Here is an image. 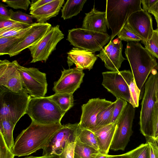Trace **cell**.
<instances>
[{
    "label": "cell",
    "mask_w": 158,
    "mask_h": 158,
    "mask_svg": "<svg viewBox=\"0 0 158 158\" xmlns=\"http://www.w3.org/2000/svg\"><path fill=\"white\" fill-rule=\"evenodd\" d=\"M53 0H32L31 1L29 10L31 11L40 7L52 2Z\"/></svg>",
    "instance_id": "43"
},
{
    "label": "cell",
    "mask_w": 158,
    "mask_h": 158,
    "mask_svg": "<svg viewBox=\"0 0 158 158\" xmlns=\"http://www.w3.org/2000/svg\"><path fill=\"white\" fill-rule=\"evenodd\" d=\"M113 102L99 98L89 99L81 106L82 113L78 123L79 127L92 131H94L97 128L96 121L98 115Z\"/></svg>",
    "instance_id": "12"
},
{
    "label": "cell",
    "mask_w": 158,
    "mask_h": 158,
    "mask_svg": "<svg viewBox=\"0 0 158 158\" xmlns=\"http://www.w3.org/2000/svg\"><path fill=\"white\" fill-rule=\"evenodd\" d=\"M67 40L76 48L94 53L101 51L110 40L107 33L98 32L82 28L68 30Z\"/></svg>",
    "instance_id": "7"
},
{
    "label": "cell",
    "mask_w": 158,
    "mask_h": 158,
    "mask_svg": "<svg viewBox=\"0 0 158 158\" xmlns=\"http://www.w3.org/2000/svg\"><path fill=\"white\" fill-rule=\"evenodd\" d=\"M86 0H68L61 9V17L64 20L71 18L77 15L82 10Z\"/></svg>",
    "instance_id": "24"
},
{
    "label": "cell",
    "mask_w": 158,
    "mask_h": 158,
    "mask_svg": "<svg viewBox=\"0 0 158 158\" xmlns=\"http://www.w3.org/2000/svg\"><path fill=\"white\" fill-rule=\"evenodd\" d=\"M74 158H81V157L78 156L77 155L75 154Z\"/></svg>",
    "instance_id": "51"
},
{
    "label": "cell",
    "mask_w": 158,
    "mask_h": 158,
    "mask_svg": "<svg viewBox=\"0 0 158 158\" xmlns=\"http://www.w3.org/2000/svg\"><path fill=\"white\" fill-rule=\"evenodd\" d=\"M115 105L112 113L111 123H114L117 122L128 102L121 98L116 99L114 102Z\"/></svg>",
    "instance_id": "36"
},
{
    "label": "cell",
    "mask_w": 158,
    "mask_h": 158,
    "mask_svg": "<svg viewBox=\"0 0 158 158\" xmlns=\"http://www.w3.org/2000/svg\"><path fill=\"white\" fill-rule=\"evenodd\" d=\"M32 24L22 23L11 19L0 21V29L15 27H27L31 26Z\"/></svg>",
    "instance_id": "41"
},
{
    "label": "cell",
    "mask_w": 158,
    "mask_h": 158,
    "mask_svg": "<svg viewBox=\"0 0 158 158\" xmlns=\"http://www.w3.org/2000/svg\"><path fill=\"white\" fill-rule=\"evenodd\" d=\"M117 123H111L97 128L92 131L98 142L99 151L104 155H108L116 127Z\"/></svg>",
    "instance_id": "22"
},
{
    "label": "cell",
    "mask_w": 158,
    "mask_h": 158,
    "mask_svg": "<svg viewBox=\"0 0 158 158\" xmlns=\"http://www.w3.org/2000/svg\"><path fill=\"white\" fill-rule=\"evenodd\" d=\"M67 54V63L69 68L74 64L77 69L81 71L91 69L98 58L91 52L76 48H73Z\"/></svg>",
    "instance_id": "19"
},
{
    "label": "cell",
    "mask_w": 158,
    "mask_h": 158,
    "mask_svg": "<svg viewBox=\"0 0 158 158\" xmlns=\"http://www.w3.org/2000/svg\"><path fill=\"white\" fill-rule=\"evenodd\" d=\"M154 125L155 127V138L158 137V103L156 102L154 109Z\"/></svg>",
    "instance_id": "45"
},
{
    "label": "cell",
    "mask_w": 158,
    "mask_h": 158,
    "mask_svg": "<svg viewBox=\"0 0 158 158\" xmlns=\"http://www.w3.org/2000/svg\"><path fill=\"white\" fill-rule=\"evenodd\" d=\"M47 23H33L25 35L11 49L10 57L17 55L25 49L38 42L52 27Z\"/></svg>",
    "instance_id": "15"
},
{
    "label": "cell",
    "mask_w": 158,
    "mask_h": 158,
    "mask_svg": "<svg viewBox=\"0 0 158 158\" xmlns=\"http://www.w3.org/2000/svg\"><path fill=\"white\" fill-rule=\"evenodd\" d=\"M125 53L136 84L141 90L152 71L158 70V63L154 57L138 42H128Z\"/></svg>",
    "instance_id": "2"
},
{
    "label": "cell",
    "mask_w": 158,
    "mask_h": 158,
    "mask_svg": "<svg viewBox=\"0 0 158 158\" xmlns=\"http://www.w3.org/2000/svg\"><path fill=\"white\" fill-rule=\"evenodd\" d=\"M148 145L149 158H158V145L156 139L153 138L146 137Z\"/></svg>",
    "instance_id": "40"
},
{
    "label": "cell",
    "mask_w": 158,
    "mask_h": 158,
    "mask_svg": "<svg viewBox=\"0 0 158 158\" xmlns=\"http://www.w3.org/2000/svg\"><path fill=\"white\" fill-rule=\"evenodd\" d=\"M73 94L55 93L48 97L62 110L67 112L73 106L74 99Z\"/></svg>",
    "instance_id": "26"
},
{
    "label": "cell",
    "mask_w": 158,
    "mask_h": 158,
    "mask_svg": "<svg viewBox=\"0 0 158 158\" xmlns=\"http://www.w3.org/2000/svg\"><path fill=\"white\" fill-rule=\"evenodd\" d=\"M158 0H141L143 10L148 12Z\"/></svg>",
    "instance_id": "44"
},
{
    "label": "cell",
    "mask_w": 158,
    "mask_h": 158,
    "mask_svg": "<svg viewBox=\"0 0 158 158\" xmlns=\"http://www.w3.org/2000/svg\"><path fill=\"white\" fill-rule=\"evenodd\" d=\"M11 20L10 18L9 10L6 6L0 2V21Z\"/></svg>",
    "instance_id": "42"
},
{
    "label": "cell",
    "mask_w": 158,
    "mask_h": 158,
    "mask_svg": "<svg viewBox=\"0 0 158 158\" xmlns=\"http://www.w3.org/2000/svg\"><path fill=\"white\" fill-rule=\"evenodd\" d=\"M77 139L81 143L99 151L96 137L92 131L78 127L77 130Z\"/></svg>",
    "instance_id": "27"
},
{
    "label": "cell",
    "mask_w": 158,
    "mask_h": 158,
    "mask_svg": "<svg viewBox=\"0 0 158 158\" xmlns=\"http://www.w3.org/2000/svg\"><path fill=\"white\" fill-rule=\"evenodd\" d=\"M64 37L59 25L52 27L38 42L28 48L32 58L30 63L42 61L45 62Z\"/></svg>",
    "instance_id": "10"
},
{
    "label": "cell",
    "mask_w": 158,
    "mask_h": 158,
    "mask_svg": "<svg viewBox=\"0 0 158 158\" xmlns=\"http://www.w3.org/2000/svg\"><path fill=\"white\" fill-rule=\"evenodd\" d=\"M126 23L140 37L144 44L152 38L154 30L152 19L148 11L142 9L133 13Z\"/></svg>",
    "instance_id": "17"
},
{
    "label": "cell",
    "mask_w": 158,
    "mask_h": 158,
    "mask_svg": "<svg viewBox=\"0 0 158 158\" xmlns=\"http://www.w3.org/2000/svg\"><path fill=\"white\" fill-rule=\"evenodd\" d=\"M145 82L144 91L141 103L140 131L146 137L155 138L154 109L156 77L157 72L154 69Z\"/></svg>",
    "instance_id": "5"
},
{
    "label": "cell",
    "mask_w": 158,
    "mask_h": 158,
    "mask_svg": "<svg viewBox=\"0 0 158 158\" xmlns=\"http://www.w3.org/2000/svg\"><path fill=\"white\" fill-rule=\"evenodd\" d=\"M15 126L7 118H0V133L2 135L7 146L11 151L15 143L13 132Z\"/></svg>",
    "instance_id": "25"
},
{
    "label": "cell",
    "mask_w": 158,
    "mask_h": 158,
    "mask_svg": "<svg viewBox=\"0 0 158 158\" xmlns=\"http://www.w3.org/2000/svg\"><path fill=\"white\" fill-rule=\"evenodd\" d=\"M15 156L7 146L2 135L0 133V158H14Z\"/></svg>",
    "instance_id": "39"
},
{
    "label": "cell",
    "mask_w": 158,
    "mask_h": 158,
    "mask_svg": "<svg viewBox=\"0 0 158 158\" xmlns=\"http://www.w3.org/2000/svg\"><path fill=\"white\" fill-rule=\"evenodd\" d=\"M16 64L23 87L27 93L31 98L45 97L48 85L46 74L36 68L21 66L16 60Z\"/></svg>",
    "instance_id": "8"
},
{
    "label": "cell",
    "mask_w": 158,
    "mask_h": 158,
    "mask_svg": "<svg viewBox=\"0 0 158 158\" xmlns=\"http://www.w3.org/2000/svg\"><path fill=\"white\" fill-rule=\"evenodd\" d=\"M157 28H158V27H157Z\"/></svg>",
    "instance_id": "53"
},
{
    "label": "cell",
    "mask_w": 158,
    "mask_h": 158,
    "mask_svg": "<svg viewBox=\"0 0 158 158\" xmlns=\"http://www.w3.org/2000/svg\"><path fill=\"white\" fill-rule=\"evenodd\" d=\"M122 49V40L117 38L110 41L96 56L104 62L106 69L112 71H118L122 63L126 59L123 56Z\"/></svg>",
    "instance_id": "16"
},
{
    "label": "cell",
    "mask_w": 158,
    "mask_h": 158,
    "mask_svg": "<svg viewBox=\"0 0 158 158\" xmlns=\"http://www.w3.org/2000/svg\"><path fill=\"white\" fill-rule=\"evenodd\" d=\"M111 156L108 155H104L100 153L96 156L95 158H110Z\"/></svg>",
    "instance_id": "50"
},
{
    "label": "cell",
    "mask_w": 158,
    "mask_h": 158,
    "mask_svg": "<svg viewBox=\"0 0 158 158\" xmlns=\"http://www.w3.org/2000/svg\"><path fill=\"white\" fill-rule=\"evenodd\" d=\"M76 140L67 142L59 158H74Z\"/></svg>",
    "instance_id": "38"
},
{
    "label": "cell",
    "mask_w": 158,
    "mask_h": 158,
    "mask_svg": "<svg viewBox=\"0 0 158 158\" xmlns=\"http://www.w3.org/2000/svg\"><path fill=\"white\" fill-rule=\"evenodd\" d=\"M135 113V108L128 102L117 122L111 150H124L133 133L132 128Z\"/></svg>",
    "instance_id": "9"
},
{
    "label": "cell",
    "mask_w": 158,
    "mask_h": 158,
    "mask_svg": "<svg viewBox=\"0 0 158 158\" xmlns=\"http://www.w3.org/2000/svg\"><path fill=\"white\" fill-rule=\"evenodd\" d=\"M114 105L115 102H113L110 106L98 114L96 121L97 128L111 123Z\"/></svg>",
    "instance_id": "29"
},
{
    "label": "cell",
    "mask_w": 158,
    "mask_h": 158,
    "mask_svg": "<svg viewBox=\"0 0 158 158\" xmlns=\"http://www.w3.org/2000/svg\"><path fill=\"white\" fill-rule=\"evenodd\" d=\"M24 158H59V157L54 156H31L26 157Z\"/></svg>",
    "instance_id": "48"
},
{
    "label": "cell",
    "mask_w": 158,
    "mask_h": 158,
    "mask_svg": "<svg viewBox=\"0 0 158 158\" xmlns=\"http://www.w3.org/2000/svg\"><path fill=\"white\" fill-rule=\"evenodd\" d=\"M132 158H149L148 144L142 143L135 149L127 152Z\"/></svg>",
    "instance_id": "35"
},
{
    "label": "cell",
    "mask_w": 158,
    "mask_h": 158,
    "mask_svg": "<svg viewBox=\"0 0 158 158\" xmlns=\"http://www.w3.org/2000/svg\"><path fill=\"white\" fill-rule=\"evenodd\" d=\"M10 19L13 20L27 24H32L33 23V17L19 10L14 11L11 9L9 10Z\"/></svg>",
    "instance_id": "34"
},
{
    "label": "cell",
    "mask_w": 158,
    "mask_h": 158,
    "mask_svg": "<svg viewBox=\"0 0 158 158\" xmlns=\"http://www.w3.org/2000/svg\"><path fill=\"white\" fill-rule=\"evenodd\" d=\"M31 26L27 27H15L0 29V38L15 36L21 38L29 30Z\"/></svg>",
    "instance_id": "32"
},
{
    "label": "cell",
    "mask_w": 158,
    "mask_h": 158,
    "mask_svg": "<svg viewBox=\"0 0 158 158\" xmlns=\"http://www.w3.org/2000/svg\"><path fill=\"white\" fill-rule=\"evenodd\" d=\"M78 127V123L63 125L43 149L42 156L59 157L63 151L67 142L76 140Z\"/></svg>",
    "instance_id": "11"
},
{
    "label": "cell",
    "mask_w": 158,
    "mask_h": 158,
    "mask_svg": "<svg viewBox=\"0 0 158 158\" xmlns=\"http://www.w3.org/2000/svg\"><path fill=\"white\" fill-rule=\"evenodd\" d=\"M152 15L156 19L157 27H158V1L148 12Z\"/></svg>",
    "instance_id": "46"
},
{
    "label": "cell",
    "mask_w": 158,
    "mask_h": 158,
    "mask_svg": "<svg viewBox=\"0 0 158 158\" xmlns=\"http://www.w3.org/2000/svg\"><path fill=\"white\" fill-rule=\"evenodd\" d=\"M107 28L106 12L98 11L94 7L90 11L85 13L82 28L107 33Z\"/></svg>",
    "instance_id": "20"
},
{
    "label": "cell",
    "mask_w": 158,
    "mask_h": 158,
    "mask_svg": "<svg viewBox=\"0 0 158 158\" xmlns=\"http://www.w3.org/2000/svg\"><path fill=\"white\" fill-rule=\"evenodd\" d=\"M0 86L16 93L23 88L16 60L12 62L6 59L0 60Z\"/></svg>",
    "instance_id": "18"
},
{
    "label": "cell",
    "mask_w": 158,
    "mask_h": 158,
    "mask_svg": "<svg viewBox=\"0 0 158 158\" xmlns=\"http://www.w3.org/2000/svg\"><path fill=\"white\" fill-rule=\"evenodd\" d=\"M145 48L154 57L158 59V28L154 30L152 38L144 44Z\"/></svg>",
    "instance_id": "33"
},
{
    "label": "cell",
    "mask_w": 158,
    "mask_h": 158,
    "mask_svg": "<svg viewBox=\"0 0 158 158\" xmlns=\"http://www.w3.org/2000/svg\"><path fill=\"white\" fill-rule=\"evenodd\" d=\"M121 40L127 42H139L142 40L140 37L126 23L117 35Z\"/></svg>",
    "instance_id": "30"
},
{
    "label": "cell",
    "mask_w": 158,
    "mask_h": 158,
    "mask_svg": "<svg viewBox=\"0 0 158 158\" xmlns=\"http://www.w3.org/2000/svg\"><path fill=\"white\" fill-rule=\"evenodd\" d=\"M156 102L158 103V73L156 77Z\"/></svg>",
    "instance_id": "49"
},
{
    "label": "cell",
    "mask_w": 158,
    "mask_h": 158,
    "mask_svg": "<svg viewBox=\"0 0 158 158\" xmlns=\"http://www.w3.org/2000/svg\"><path fill=\"white\" fill-rule=\"evenodd\" d=\"M156 142L158 145V137H157V138L156 139Z\"/></svg>",
    "instance_id": "52"
},
{
    "label": "cell",
    "mask_w": 158,
    "mask_h": 158,
    "mask_svg": "<svg viewBox=\"0 0 158 158\" xmlns=\"http://www.w3.org/2000/svg\"><path fill=\"white\" fill-rule=\"evenodd\" d=\"M85 73L76 67L61 71L59 80L54 83L52 90L56 93L73 94L83 82Z\"/></svg>",
    "instance_id": "13"
},
{
    "label": "cell",
    "mask_w": 158,
    "mask_h": 158,
    "mask_svg": "<svg viewBox=\"0 0 158 158\" xmlns=\"http://www.w3.org/2000/svg\"><path fill=\"white\" fill-rule=\"evenodd\" d=\"M66 112L62 110L48 97L31 98L26 111L31 121L42 124L61 123Z\"/></svg>",
    "instance_id": "6"
},
{
    "label": "cell",
    "mask_w": 158,
    "mask_h": 158,
    "mask_svg": "<svg viewBox=\"0 0 158 158\" xmlns=\"http://www.w3.org/2000/svg\"><path fill=\"white\" fill-rule=\"evenodd\" d=\"M2 1L6 4L7 6L14 9H21L27 10L31 2L29 0H3Z\"/></svg>",
    "instance_id": "37"
},
{
    "label": "cell",
    "mask_w": 158,
    "mask_h": 158,
    "mask_svg": "<svg viewBox=\"0 0 158 158\" xmlns=\"http://www.w3.org/2000/svg\"><path fill=\"white\" fill-rule=\"evenodd\" d=\"M21 38L15 36L0 38V55H8L12 48Z\"/></svg>",
    "instance_id": "31"
},
{
    "label": "cell",
    "mask_w": 158,
    "mask_h": 158,
    "mask_svg": "<svg viewBox=\"0 0 158 158\" xmlns=\"http://www.w3.org/2000/svg\"><path fill=\"white\" fill-rule=\"evenodd\" d=\"M63 126L61 123L42 124L31 121L16 137L12 152L15 156L21 157L43 149Z\"/></svg>",
    "instance_id": "1"
},
{
    "label": "cell",
    "mask_w": 158,
    "mask_h": 158,
    "mask_svg": "<svg viewBox=\"0 0 158 158\" xmlns=\"http://www.w3.org/2000/svg\"><path fill=\"white\" fill-rule=\"evenodd\" d=\"M100 153L99 151L81 143L77 138L75 154L79 157L81 158H95Z\"/></svg>",
    "instance_id": "28"
},
{
    "label": "cell",
    "mask_w": 158,
    "mask_h": 158,
    "mask_svg": "<svg viewBox=\"0 0 158 158\" xmlns=\"http://www.w3.org/2000/svg\"><path fill=\"white\" fill-rule=\"evenodd\" d=\"M31 98L24 88L16 93L0 86V118H6L15 125L26 114Z\"/></svg>",
    "instance_id": "4"
},
{
    "label": "cell",
    "mask_w": 158,
    "mask_h": 158,
    "mask_svg": "<svg viewBox=\"0 0 158 158\" xmlns=\"http://www.w3.org/2000/svg\"><path fill=\"white\" fill-rule=\"evenodd\" d=\"M64 2V0H53L40 7L30 11V14L38 23H44L58 14Z\"/></svg>",
    "instance_id": "21"
},
{
    "label": "cell",
    "mask_w": 158,
    "mask_h": 158,
    "mask_svg": "<svg viewBox=\"0 0 158 158\" xmlns=\"http://www.w3.org/2000/svg\"><path fill=\"white\" fill-rule=\"evenodd\" d=\"M102 85L117 98H121L131 102L128 86L120 71H106L102 73Z\"/></svg>",
    "instance_id": "14"
},
{
    "label": "cell",
    "mask_w": 158,
    "mask_h": 158,
    "mask_svg": "<svg viewBox=\"0 0 158 158\" xmlns=\"http://www.w3.org/2000/svg\"><path fill=\"white\" fill-rule=\"evenodd\" d=\"M141 4V0H106L107 27L112 32L110 41L118 35L133 13L142 10Z\"/></svg>",
    "instance_id": "3"
},
{
    "label": "cell",
    "mask_w": 158,
    "mask_h": 158,
    "mask_svg": "<svg viewBox=\"0 0 158 158\" xmlns=\"http://www.w3.org/2000/svg\"><path fill=\"white\" fill-rule=\"evenodd\" d=\"M120 71L129 87L131 98L130 103L134 108L138 107L139 105L140 90L136 84L132 73L129 70Z\"/></svg>",
    "instance_id": "23"
},
{
    "label": "cell",
    "mask_w": 158,
    "mask_h": 158,
    "mask_svg": "<svg viewBox=\"0 0 158 158\" xmlns=\"http://www.w3.org/2000/svg\"><path fill=\"white\" fill-rule=\"evenodd\" d=\"M110 158H132V157L126 153L120 155H111Z\"/></svg>",
    "instance_id": "47"
}]
</instances>
